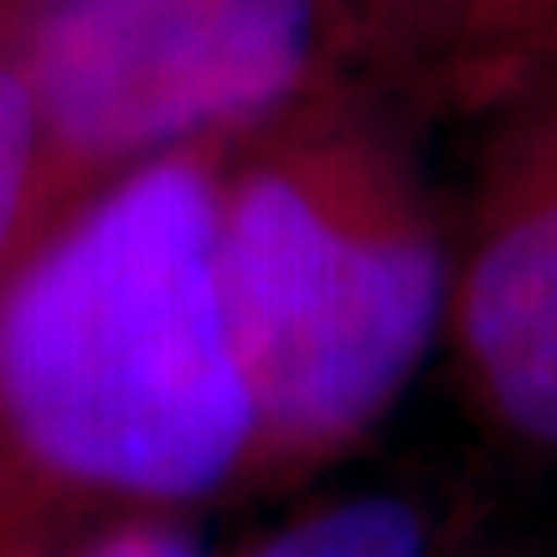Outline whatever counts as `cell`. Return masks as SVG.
Wrapping results in <instances>:
<instances>
[{
    "mask_svg": "<svg viewBox=\"0 0 557 557\" xmlns=\"http://www.w3.org/2000/svg\"><path fill=\"white\" fill-rule=\"evenodd\" d=\"M222 150L103 181L0 278V532L171 511L253 475L218 289Z\"/></svg>",
    "mask_w": 557,
    "mask_h": 557,
    "instance_id": "1",
    "label": "cell"
},
{
    "mask_svg": "<svg viewBox=\"0 0 557 557\" xmlns=\"http://www.w3.org/2000/svg\"><path fill=\"white\" fill-rule=\"evenodd\" d=\"M218 289L253 475H299L382 429L429 367L455 243L398 145L320 99L222 150Z\"/></svg>",
    "mask_w": 557,
    "mask_h": 557,
    "instance_id": "2",
    "label": "cell"
},
{
    "mask_svg": "<svg viewBox=\"0 0 557 557\" xmlns=\"http://www.w3.org/2000/svg\"><path fill=\"white\" fill-rule=\"evenodd\" d=\"M41 135V227L103 181L233 150L331 99L357 52L346 0H0Z\"/></svg>",
    "mask_w": 557,
    "mask_h": 557,
    "instance_id": "3",
    "label": "cell"
},
{
    "mask_svg": "<svg viewBox=\"0 0 557 557\" xmlns=\"http://www.w3.org/2000/svg\"><path fill=\"white\" fill-rule=\"evenodd\" d=\"M455 248L459 372L500 429L557 455V73L506 94Z\"/></svg>",
    "mask_w": 557,
    "mask_h": 557,
    "instance_id": "4",
    "label": "cell"
},
{
    "mask_svg": "<svg viewBox=\"0 0 557 557\" xmlns=\"http://www.w3.org/2000/svg\"><path fill=\"white\" fill-rule=\"evenodd\" d=\"M243 557H434V521L408 491H351L289 517Z\"/></svg>",
    "mask_w": 557,
    "mask_h": 557,
    "instance_id": "5",
    "label": "cell"
},
{
    "mask_svg": "<svg viewBox=\"0 0 557 557\" xmlns=\"http://www.w3.org/2000/svg\"><path fill=\"white\" fill-rule=\"evenodd\" d=\"M41 227V135L11 58V32L0 11V278L37 243Z\"/></svg>",
    "mask_w": 557,
    "mask_h": 557,
    "instance_id": "6",
    "label": "cell"
},
{
    "mask_svg": "<svg viewBox=\"0 0 557 557\" xmlns=\"http://www.w3.org/2000/svg\"><path fill=\"white\" fill-rule=\"evenodd\" d=\"M0 557H212L186 517L129 511V517L58 521L0 532Z\"/></svg>",
    "mask_w": 557,
    "mask_h": 557,
    "instance_id": "7",
    "label": "cell"
},
{
    "mask_svg": "<svg viewBox=\"0 0 557 557\" xmlns=\"http://www.w3.org/2000/svg\"><path fill=\"white\" fill-rule=\"evenodd\" d=\"M346 5L357 11L361 37L438 58L449 73H459L496 0H346Z\"/></svg>",
    "mask_w": 557,
    "mask_h": 557,
    "instance_id": "8",
    "label": "cell"
}]
</instances>
